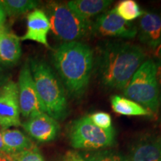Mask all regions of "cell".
Returning a JSON list of instances; mask_svg holds the SVG:
<instances>
[{
  "label": "cell",
  "mask_w": 161,
  "mask_h": 161,
  "mask_svg": "<svg viewBox=\"0 0 161 161\" xmlns=\"http://www.w3.org/2000/svg\"><path fill=\"white\" fill-rule=\"evenodd\" d=\"M137 35L140 41L152 49L161 46V14L144 11L138 21Z\"/></svg>",
  "instance_id": "obj_11"
},
{
  "label": "cell",
  "mask_w": 161,
  "mask_h": 161,
  "mask_svg": "<svg viewBox=\"0 0 161 161\" xmlns=\"http://www.w3.org/2000/svg\"><path fill=\"white\" fill-rule=\"evenodd\" d=\"M160 55H161V47H160Z\"/></svg>",
  "instance_id": "obj_30"
},
{
  "label": "cell",
  "mask_w": 161,
  "mask_h": 161,
  "mask_svg": "<svg viewBox=\"0 0 161 161\" xmlns=\"http://www.w3.org/2000/svg\"><path fill=\"white\" fill-rule=\"evenodd\" d=\"M110 103L114 111L120 115L138 116H150L152 114L144 107L129 98L121 96L114 95L111 96Z\"/></svg>",
  "instance_id": "obj_17"
},
{
  "label": "cell",
  "mask_w": 161,
  "mask_h": 161,
  "mask_svg": "<svg viewBox=\"0 0 161 161\" xmlns=\"http://www.w3.org/2000/svg\"><path fill=\"white\" fill-rule=\"evenodd\" d=\"M21 54L19 37L4 29L0 35V63L5 66L14 65L19 61Z\"/></svg>",
  "instance_id": "obj_14"
},
{
  "label": "cell",
  "mask_w": 161,
  "mask_h": 161,
  "mask_svg": "<svg viewBox=\"0 0 161 161\" xmlns=\"http://www.w3.org/2000/svg\"><path fill=\"white\" fill-rule=\"evenodd\" d=\"M4 29H5V28H4ZM0 29V35H1V33H2V31H3V29Z\"/></svg>",
  "instance_id": "obj_29"
},
{
  "label": "cell",
  "mask_w": 161,
  "mask_h": 161,
  "mask_svg": "<svg viewBox=\"0 0 161 161\" xmlns=\"http://www.w3.org/2000/svg\"><path fill=\"white\" fill-rule=\"evenodd\" d=\"M6 17H7V16H6L2 5H0V29H3L5 28Z\"/></svg>",
  "instance_id": "obj_24"
},
{
  "label": "cell",
  "mask_w": 161,
  "mask_h": 161,
  "mask_svg": "<svg viewBox=\"0 0 161 161\" xmlns=\"http://www.w3.org/2000/svg\"><path fill=\"white\" fill-rule=\"evenodd\" d=\"M90 121L98 128L108 130L112 128V119L109 114L105 112H96L88 116Z\"/></svg>",
  "instance_id": "obj_22"
},
{
  "label": "cell",
  "mask_w": 161,
  "mask_h": 161,
  "mask_svg": "<svg viewBox=\"0 0 161 161\" xmlns=\"http://www.w3.org/2000/svg\"><path fill=\"white\" fill-rule=\"evenodd\" d=\"M8 154L14 161H45L37 147Z\"/></svg>",
  "instance_id": "obj_21"
},
{
  "label": "cell",
  "mask_w": 161,
  "mask_h": 161,
  "mask_svg": "<svg viewBox=\"0 0 161 161\" xmlns=\"http://www.w3.org/2000/svg\"><path fill=\"white\" fill-rule=\"evenodd\" d=\"M2 135L7 154L20 152L37 147L29 136L18 129L2 128Z\"/></svg>",
  "instance_id": "obj_15"
},
{
  "label": "cell",
  "mask_w": 161,
  "mask_h": 161,
  "mask_svg": "<svg viewBox=\"0 0 161 161\" xmlns=\"http://www.w3.org/2000/svg\"><path fill=\"white\" fill-rule=\"evenodd\" d=\"M157 75H158L159 89H160L159 101H160V107L161 108V60L159 62L158 64H157Z\"/></svg>",
  "instance_id": "obj_23"
},
{
  "label": "cell",
  "mask_w": 161,
  "mask_h": 161,
  "mask_svg": "<svg viewBox=\"0 0 161 161\" xmlns=\"http://www.w3.org/2000/svg\"><path fill=\"white\" fill-rule=\"evenodd\" d=\"M58 161H72V160H71V159H70V158H69V154H68L67 153H66L65 155H64L63 158H62L60 160H58Z\"/></svg>",
  "instance_id": "obj_28"
},
{
  "label": "cell",
  "mask_w": 161,
  "mask_h": 161,
  "mask_svg": "<svg viewBox=\"0 0 161 161\" xmlns=\"http://www.w3.org/2000/svg\"><path fill=\"white\" fill-rule=\"evenodd\" d=\"M32 78L46 114L55 120L68 115L65 88L54 69L45 60L31 58L29 62Z\"/></svg>",
  "instance_id": "obj_3"
},
{
  "label": "cell",
  "mask_w": 161,
  "mask_h": 161,
  "mask_svg": "<svg viewBox=\"0 0 161 161\" xmlns=\"http://www.w3.org/2000/svg\"><path fill=\"white\" fill-rule=\"evenodd\" d=\"M21 125L30 136L40 142L54 140L60 131L58 121L46 113L31 116Z\"/></svg>",
  "instance_id": "obj_10"
},
{
  "label": "cell",
  "mask_w": 161,
  "mask_h": 161,
  "mask_svg": "<svg viewBox=\"0 0 161 161\" xmlns=\"http://www.w3.org/2000/svg\"><path fill=\"white\" fill-rule=\"evenodd\" d=\"M44 11L49 19L52 34L64 43L78 41L92 33L91 20L77 14L66 4L50 2Z\"/></svg>",
  "instance_id": "obj_4"
},
{
  "label": "cell",
  "mask_w": 161,
  "mask_h": 161,
  "mask_svg": "<svg viewBox=\"0 0 161 161\" xmlns=\"http://www.w3.org/2000/svg\"><path fill=\"white\" fill-rule=\"evenodd\" d=\"M123 90L125 98L144 107L152 114H157L160 108V89L155 62L151 59L145 60Z\"/></svg>",
  "instance_id": "obj_5"
},
{
  "label": "cell",
  "mask_w": 161,
  "mask_h": 161,
  "mask_svg": "<svg viewBox=\"0 0 161 161\" xmlns=\"http://www.w3.org/2000/svg\"><path fill=\"white\" fill-rule=\"evenodd\" d=\"M114 9L120 17L129 23L140 18L144 13L138 3L134 0H124L120 2Z\"/></svg>",
  "instance_id": "obj_19"
},
{
  "label": "cell",
  "mask_w": 161,
  "mask_h": 161,
  "mask_svg": "<svg viewBox=\"0 0 161 161\" xmlns=\"http://www.w3.org/2000/svg\"><path fill=\"white\" fill-rule=\"evenodd\" d=\"M7 77H6V75L4 72L3 69H2V67L0 66V87L3 85L7 81Z\"/></svg>",
  "instance_id": "obj_25"
},
{
  "label": "cell",
  "mask_w": 161,
  "mask_h": 161,
  "mask_svg": "<svg viewBox=\"0 0 161 161\" xmlns=\"http://www.w3.org/2000/svg\"><path fill=\"white\" fill-rule=\"evenodd\" d=\"M26 19V32L19 39L21 40H31L45 46L46 48H50L47 36L51 30V25L45 11L36 8L28 14Z\"/></svg>",
  "instance_id": "obj_12"
},
{
  "label": "cell",
  "mask_w": 161,
  "mask_h": 161,
  "mask_svg": "<svg viewBox=\"0 0 161 161\" xmlns=\"http://www.w3.org/2000/svg\"><path fill=\"white\" fill-rule=\"evenodd\" d=\"M112 3L110 0H72L66 5L81 17L90 19L91 17L102 14Z\"/></svg>",
  "instance_id": "obj_16"
},
{
  "label": "cell",
  "mask_w": 161,
  "mask_h": 161,
  "mask_svg": "<svg viewBox=\"0 0 161 161\" xmlns=\"http://www.w3.org/2000/svg\"><path fill=\"white\" fill-rule=\"evenodd\" d=\"M0 152L6 153V150L3 140V135H2V129H0Z\"/></svg>",
  "instance_id": "obj_27"
},
{
  "label": "cell",
  "mask_w": 161,
  "mask_h": 161,
  "mask_svg": "<svg viewBox=\"0 0 161 161\" xmlns=\"http://www.w3.org/2000/svg\"><path fill=\"white\" fill-rule=\"evenodd\" d=\"M92 33L101 37L132 39L137 35L136 26L120 17L113 8L101 14L92 23Z\"/></svg>",
  "instance_id": "obj_8"
},
{
  "label": "cell",
  "mask_w": 161,
  "mask_h": 161,
  "mask_svg": "<svg viewBox=\"0 0 161 161\" xmlns=\"http://www.w3.org/2000/svg\"><path fill=\"white\" fill-rule=\"evenodd\" d=\"M52 62L68 93L75 98H81L89 86L94 66L91 48L79 40L63 43L53 51Z\"/></svg>",
  "instance_id": "obj_2"
},
{
  "label": "cell",
  "mask_w": 161,
  "mask_h": 161,
  "mask_svg": "<svg viewBox=\"0 0 161 161\" xmlns=\"http://www.w3.org/2000/svg\"><path fill=\"white\" fill-rule=\"evenodd\" d=\"M144 50L126 42L107 41L102 43L96 57V71L107 88L124 90L146 59Z\"/></svg>",
  "instance_id": "obj_1"
},
{
  "label": "cell",
  "mask_w": 161,
  "mask_h": 161,
  "mask_svg": "<svg viewBox=\"0 0 161 161\" xmlns=\"http://www.w3.org/2000/svg\"><path fill=\"white\" fill-rule=\"evenodd\" d=\"M21 125L17 83L8 80L0 87V126L6 129Z\"/></svg>",
  "instance_id": "obj_9"
},
{
  "label": "cell",
  "mask_w": 161,
  "mask_h": 161,
  "mask_svg": "<svg viewBox=\"0 0 161 161\" xmlns=\"http://www.w3.org/2000/svg\"><path fill=\"white\" fill-rule=\"evenodd\" d=\"M68 136L75 149L98 150L115 143L116 131L113 127L108 130L98 128L86 116L72 122Z\"/></svg>",
  "instance_id": "obj_6"
},
{
  "label": "cell",
  "mask_w": 161,
  "mask_h": 161,
  "mask_svg": "<svg viewBox=\"0 0 161 161\" xmlns=\"http://www.w3.org/2000/svg\"><path fill=\"white\" fill-rule=\"evenodd\" d=\"M128 161H161V136L147 135L133 145Z\"/></svg>",
  "instance_id": "obj_13"
},
{
  "label": "cell",
  "mask_w": 161,
  "mask_h": 161,
  "mask_svg": "<svg viewBox=\"0 0 161 161\" xmlns=\"http://www.w3.org/2000/svg\"><path fill=\"white\" fill-rule=\"evenodd\" d=\"M40 2L35 0H0L6 16L10 17H17L24 14L31 12L39 5Z\"/></svg>",
  "instance_id": "obj_18"
},
{
  "label": "cell",
  "mask_w": 161,
  "mask_h": 161,
  "mask_svg": "<svg viewBox=\"0 0 161 161\" xmlns=\"http://www.w3.org/2000/svg\"><path fill=\"white\" fill-rule=\"evenodd\" d=\"M0 161H14L8 154L0 152Z\"/></svg>",
  "instance_id": "obj_26"
},
{
  "label": "cell",
  "mask_w": 161,
  "mask_h": 161,
  "mask_svg": "<svg viewBox=\"0 0 161 161\" xmlns=\"http://www.w3.org/2000/svg\"><path fill=\"white\" fill-rule=\"evenodd\" d=\"M80 155L84 161H128L125 157L114 151H98Z\"/></svg>",
  "instance_id": "obj_20"
},
{
  "label": "cell",
  "mask_w": 161,
  "mask_h": 161,
  "mask_svg": "<svg viewBox=\"0 0 161 161\" xmlns=\"http://www.w3.org/2000/svg\"><path fill=\"white\" fill-rule=\"evenodd\" d=\"M17 86L20 114L22 116L29 119L33 116L45 113L36 90L29 62L24 64L20 70Z\"/></svg>",
  "instance_id": "obj_7"
}]
</instances>
